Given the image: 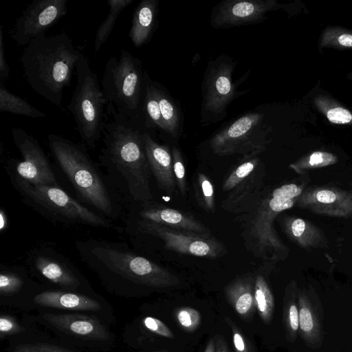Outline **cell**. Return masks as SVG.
<instances>
[{"instance_id": "obj_40", "label": "cell", "mask_w": 352, "mask_h": 352, "mask_svg": "<svg viewBox=\"0 0 352 352\" xmlns=\"http://www.w3.org/2000/svg\"><path fill=\"white\" fill-rule=\"evenodd\" d=\"M327 116L330 122L337 124L347 123L352 119L351 113L348 110L341 107L330 109L327 112Z\"/></svg>"}, {"instance_id": "obj_12", "label": "cell", "mask_w": 352, "mask_h": 352, "mask_svg": "<svg viewBox=\"0 0 352 352\" xmlns=\"http://www.w3.org/2000/svg\"><path fill=\"white\" fill-rule=\"evenodd\" d=\"M296 200L284 199L274 190L261 201L250 226V234L260 252L270 253L275 260L287 255L288 249L275 231L274 220L279 213L292 208Z\"/></svg>"}, {"instance_id": "obj_21", "label": "cell", "mask_w": 352, "mask_h": 352, "mask_svg": "<svg viewBox=\"0 0 352 352\" xmlns=\"http://www.w3.org/2000/svg\"><path fill=\"white\" fill-rule=\"evenodd\" d=\"M281 224L287 237L307 251L327 247L328 240L324 232L309 221L285 216Z\"/></svg>"}, {"instance_id": "obj_32", "label": "cell", "mask_w": 352, "mask_h": 352, "mask_svg": "<svg viewBox=\"0 0 352 352\" xmlns=\"http://www.w3.org/2000/svg\"><path fill=\"white\" fill-rule=\"evenodd\" d=\"M258 164V159L254 158L238 166L228 176L223 184L224 191L231 190L248 177Z\"/></svg>"}, {"instance_id": "obj_45", "label": "cell", "mask_w": 352, "mask_h": 352, "mask_svg": "<svg viewBox=\"0 0 352 352\" xmlns=\"http://www.w3.org/2000/svg\"><path fill=\"white\" fill-rule=\"evenodd\" d=\"M216 344L214 338H212L208 342L206 347L205 348L204 352H215Z\"/></svg>"}, {"instance_id": "obj_36", "label": "cell", "mask_w": 352, "mask_h": 352, "mask_svg": "<svg viewBox=\"0 0 352 352\" xmlns=\"http://www.w3.org/2000/svg\"><path fill=\"white\" fill-rule=\"evenodd\" d=\"M12 352H75L72 350L48 343L24 344L17 346Z\"/></svg>"}, {"instance_id": "obj_26", "label": "cell", "mask_w": 352, "mask_h": 352, "mask_svg": "<svg viewBox=\"0 0 352 352\" xmlns=\"http://www.w3.org/2000/svg\"><path fill=\"white\" fill-rule=\"evenodd\" d=\"M0 111L32 118H44L46 116L23 98L10 92L3 82L0 85Z\"/></svg>"}, {"instance_id": "obj_37", "label": "cell", "mask_w": 352, "mask_h": 352, "mask_svg": "<svg viewBox=\"0 0 352 352\" xmlns=\"http://www.w3.org/2000/svg\"><path fill=\"white\" fill-rule=\"evenodd\" d=\"M198 182L202 194V200L206 209L213 210L214 205V189L212 183L208 177L202 174L198 175Z\"/></svg>"}, {"instance_id": "obj_10", "label": "cell", "mask_w": 352, "mask_h": 352, "mask_svg": "<svg viewBox=\"0 0 352 352\" xmlns=\"http://www.w3.org/2000/svg\"><path fill=\"white\" fill-rule=\"evenodd\" d=\"M12 135L23 160H11L8 163L7 171L33 185L59 186L38 141L21 128L12 129Z\"/></svg>"}, {"instance_id": "obj_2", "label": "cell", "mask_w": 352, "mask_h": 352, "mask_svg": "<svg viewBox=\"0 0 352 352\" xmlns=\"http://www.w3.org/2000/svg\"><path fill=\"white\" fill-rule=\"evenodd\" d=\"M81 54L65 33L50 36L43 34L26 46L21 62L32 89L54 105L63 108V90L71 85Z\"/></svg>"}, {"instance_id": "obj_27", "label": "cell", "mask_w": 352, "mask_h": 352, "mask_svg": "<svg viewBox=\"0 0 352 352\" xmlns=\"http://www.w3.org/2000/svg\"><path fill=\"white\" fill-rule=\"evenodd\" d=\"M133 0H109V12L104 21L99 26L95 38L94 51L98 52L108 39L116 23L119 14Z\"/></svg>"}, {"instance_id": "obj_20", "label": "cell", "mask_w": 352, "mask_h": 352, "mask_svg": "<svg viewBox=\"0 0 352 352\" xmlns=\"http://www.w3.org/2000/svg\"><path fill=\"white\" fill-rule=\"evenodd\" d=\"M299 333L307 345L316 348L321 345L322 329L320 309L314 292L298 289Z\"/></svg>"}, {"instance_id": "obj_15", "label": "cell", "mask_w": 352, "mask_h": 352, "mask_svg": "<svg viewBox=\"0 0 352 352\" xmlns=\"http://www.w3.org/2000/svg\"><path fill=\"white\" fill-rule=\"evenodd\" d=\"M295 205L317 214L352 218V192L337 187H308L297 199Z\"/></svg>"}, {"instance_id": "obj_22", "label": "cell", "mask_w": 352, "mask_h": 352, "mask_svg": "<svg viewBox=\"0 0 352 352\" xmlns=\"http://www.w3.org/2000/svg\"><path fill=\"white\" fill-rule=\"evenodd\" d=\"M157 0H143L135 8L129 32L135 47H141L150 40L157 24Z\"/></svg>"}, {"instance_id": "obj_42", "label": "cell", "mask_w": 352, "mask_h": 352, "mask_svg": "<svg viewBox=\"0 0 352 352\" xmlns=\"http://www.w3.org/2000/svg\"><path fill=\"white\" fill-rule=\"evenodd\" d=\"M215 344V352H230L227 343L223 336L219 335L216 337Z\"/></svg>"}, {"instance_id": "obj_7", "label": "cell", "mask_w": 352, "mask_h": 352, "mask_svg": "<svg viewBox=\"0 0 352 352\" xmlns=\"http://www.w3.org/2000/svg\"><path fill=\"white\" fill-rule=\"evenodd\" d=\"M144 73L141 61L126 50L118 58L110 56L101 81L107 104L129 118L144 119Z\"/></svg>"}, {"instance_id": "obj_5", "label": "cell", "mask_w": 352, "mask_h": 352, "mask_svg": "<svg viewBox=\"0 0 352 352\" xmlns=\"http://www.w3.org/2000/svg\"><path fill=\"white\" fill-rule=\"evenodd\" d=\"M22 201L53 222L110 228L111 221L74 199L59 186L33 185L7 171Z\"/></svg>"}, {"instance_id": "obj_31", "label": "cell", "mask_w": 352, "mask_h": 352, "mask_svg": "<svg viewBox=\"0 0 352 352\" xmlns=\"http://www.w3.org/2000/svg\"><path fill=\"white\" fill-rule=\"evenodd\" d=\"M25 283L19 267H1L0 273V294L8 296L19 293Z\"/></svg>"}, {"instance_id": "obj_4", "label": "cell", "mask_w": 352, "mask_h": 352, "mask_svg": "<svg viewBox=\"0 0 352 352\" xmlns=\"http://www.w3.org/2000/svg\"><path fill=\"white\" fill-rule=\"evenodd\" d=\"M49 147L58 164L77 193L80 202L94 208L102 214L116 218L118 206L111 191L92 160L85 145L51 133Z\"/></svg>"}, {"instance_id": "obj_1", "label": "cell", "mask_w": 352, "mask_h": 352, "mask_svg": "<svg viewBox=\"0 0 352 352\" xmlns=\"http://www.w3.org/2000/svg\"><path fill=\"white\" fill-rule=\"evenodd\" d=\"M103 146L98 155L111 184L135 202L151 201V172L144 150V119H131L112 104L106 107Z\"/></svg>"}, {"instance_id": "obj_11", "label": "cell", "mask_w": 352, "mask_h": 352, "mask_svg": "<svg viewBox=\"0 0 352 352\" xmlns=\"http://www.w3.org/2000/svg\"><path fill=\"white\" fill-rule=\"evenodd\" d=\"M236 63L220 56L208 64L203 82L202 110L214 118H223L226 109L237 92L232 82Z\"/></svg>"}, {"instance_id": "obj_30", "label": "cell", "mask_w": 352, "mask_h": 352, "mask_svg": "<svg viewBox=\"0 0 352 352\" xmlns=\"http://www.w3.org/2000/svg\"><path fill=\"white\" fill-rule=\"evenodd\" d=\"M337 161L336 156L332 153L316 151L306 158L291 164L289 168L296 173L302 175L307 173L309 170L336 164Z\"/></svg>"}, {"instance_id": "obj_9", "label": "cell", "mask_w": 352, "mask_h": 352, "mask_svg": "<svg viewBox=\"0 0 352 352\" xmlns=\"http://www.w3.org/2000/svg\"><path fill=\"white\" fill-rule=\"evenodd\" d=\"M125 230L126 234L155 238L162 241L166 249L194 256L213 258L221 256L226 250L214 238H204L133 217H128Z\"/></svg>"}, {"instance_id": "obj_28", "label": "cell", "mask_w": 352, "mask_h": 352, "mask_svg": "<svg viewBox=\"0 0 352 352\" xmlns=\"http://www.w3.org/2000/svg\"><path fill=\"white\" fill-rule=\"evenodd\" d=\"M254 294L258 314L265 323H269L273 317L274 300L267 283L261 275L255 279Z\"/></svg>"}, {"instance_id": "obj_25", "label": "cell", "mask_w": 352, "mask_h": 352, "mask_svg": "<svg viewBox=\"0 0 352 352\" xmlns=\"http://www.w3.org/2000/svg\"><path fill=\"white\" fill-rule=\"evenodd\" d=\"M283 314L287 338L290 342H294L299 331L298 287L294 280L285 289Z\"/></svg>"}, {"instance_id": "obj_43", "label": "cell", "mask_w": 352, "mask_h": 352, "mask_svg": "<svg viewBox=\"0 0 352 352\" xmlns=\"http://www.w3.org/2000/svg\"><path fill=\"white\" fill-rule=\"evenodd\" d=\"M340 45L346 47H352V35L348 34H342L338 38Z\"/></svg>"}, {"instance_id": "obj_18", "label": "cell", "mask_w": 352, "mask_h": 352, "mask_svg": "<svg viewBox=\"0 0 352 352\" xmlns=\"http://www.w3.org/2000/svg\"><path fill=\"white\" fill-rule=\"evenodd\" d=\"M144 140L147 161L158 188L168 195H173L177 184L173 157L168 147L158 144L146 131L144 134Z\"/></svg>"}, {"instance_id": "obj_35", "label": "cell", "mask_w": 352, "mask_h": 352, "mask_svg": "<svg viewBox=\"0 0 352 352\" xmlns=\"http://www.w3.org/2000/svg\"><path fill=\"white\" fill-rule=\"evenodd\" d=\"M225 320L231 329L236 352H256L252 342L244 336L236 324L228 317Z\"/></svg>"}, {"instance_id": "obj_8", "label": "cell", "mask_w": 352, "mask_h": 352, "mask_svg": "<svg viewBox=\"0 0 352 352\" xmlns=\"http://www.w3.org/2000/svg\"><path fill=\"white\" fill-rule=\"evenodd\" d=\"M269 132L263 113H249L214 135L210 145L213 153L220 156L238 153L249 157L265 149Z\"/></svg>"}, {"instance_id": "obj_24", "label": "cell", "mask_w": 352, "mask_h": 352, "mask_svg": "<svg viewBox=\"0 0 352 352\" xmlns=\"http://www.w3.org/2000/svg\"><path fill=\"white\" fill-rule=\"evenodd\" d=\"M254 282L250 278H239L229 284L226 289L228 300L243 318L250 317L256 309Z\"/></svg>"}, {"instance_id": "obj_29", "label": "cell", "mask_w": 352, "mask_h": 352, "mask_svg": "<svg viewBox=\"0 0 352 352\" xmlns=\"http://www.w3.org/2000/svg\"><path fill=\"white\" fill-rule=\"evenodd\" d=\"M155 87L166 132L176 138L178 135L179 126L178 110L172 100L160 87V85L155 83Z\"/></svg>"}, {"instance_id": "obj_13", "label": "cell", "mask_w": 352, "mask_h": 352, "mask_svg": "<svg viewBox=\"0 0 352 352\" xmlns=\"http://www.w3.org/2000/svg\"><path fill=\"white\" fill-rule=\"evenodd\" d=\"M67 12V0H38L23 10L10 32L19 45H28L33 39L45 34Z\"/></svg>"}, {"instance_id": "obj_14", "label": "cell", "mask_w": 352, "mask_h": 352, "mask_svg": "<svg viewBox=\"0 0 352 352\" xmlns=\"http://www.w3.org/2000/svg\"><path fill=\"white\" fill-rule=\"evenodd\" d=\"M25 263L33 272L65 289L74 291L82 283L73 263L51 245H39L30 250Z\"/></svg>"}, {"instance_id": "obj_46", "label": "cell", "mask_w": 352, "mask_h": 352, "mask_svg": "<svg viewBox=\"0 0 352 352\" xmlns=\"http://www.w3.org/2000/svg\"><path fill=\"white\" fill-rule=\"evenodd\" d=\"M155 352H164V351H155Z\"/></svg>"}, {"instance_id": "obj_34", "label": "cell", "mask_w": 352, "mask_h": 352, "mask_svg": "<svg viewBox=\"0 0 352 352\" xmlns=\"http://www.w3.org/2000/svg\"><path fill=\"white\" fill-rule=\"evenodd\" d=\"M172 157L177 186L182 195H185L186 191V169L181 153L177 147L173 148Z\"/></svg>"}, {"instance_id": "obj_3", "label": "cell", "mask_w": 352, "mask_h": 352, "mask_svg": "<svg viewBox=\"0 0 352 352\" xmlns=\"http://www.w3.org/2000/svg\"><path fill=\"white\" fill-rule=\"evenodd\" d=\"M82 261L99 276L155 288L179 284L170 271L135 253L124 243L89 239L76 245Z\"/></svg>"}, {"instance_id": "obj_33", "label": "cell", "mask_w": 352, "mask_h": 352, "mask_svg": "<svg viewBox=\"0 0 352 352\" xmlns=\"http://www.w3.org/2000/svg\"><path fill=\"white\" fill-rule=\"evenodd\" d=\"M176 317L179 324L188 331L195 330L201 322L200 314L192 307H184L179 309Z\"/></svg>"}, {"instance_id": "obj_23", "label": "cell", "mask_w": 352, "mask_h": 352, "mask_svg": "<svg viewBox=\"0 0 352 352\" xmlns=\"http://www.w3.org/2000/svg\"><path fill=\"white\" fill-rule=\"evenodd\" d=\"M34 302L41 306L56 309L98 311L100 304L96 300L80 294L65 291H44L36 294Z\"/></svg>"}, {"instance_id": "obj_19", "label": "cell", "mask_w": 352, "mask_h": 352, "mask_svg": "<svg viewBox=\"0 0 352 352\" xmlns=\"http://www.w3.org/2000/svg\"><path fill=\"white\" fill-rule=\"evenodd\" d=\"M43 319L57 329L67 334L94 340H107L110 335L96 318L82 314H45Z\"/></svg>"}, {"instance_id": "obj_17", "label": "cell", "mask_w": 352, "mask_h": 352, "mask_svg": "<svg viewBox=\"0 0 352 352\" xmlns=\"http://www.w3.org/2000/svg\"><path fill=\"white\" fill-rule=\"evenodd\" d=\"M142 204V208L138 212V219L192 233L204 238H213L207 227L184 212L153 204L151 201Z\"/></svg>"}, {"instance_id": "obj_39", "label": "cell", "mask_w": 352, "mask_h": 352, "mask_svg": "<svg viewBox=\"0 0 352 352\" xmlns=\"http://www.w3.org/2000/svg\"><path fill=\"white\" fill-rule=\"evenodd\" d=\"M144 326L155 333L169 338L174 337L173 333L161 320L153 317H146L144 318Z\"/></svg>"}, {"instance_id": "obj_41", "label": "cell", "mask_w": 352, "mask_h": 352, "mask_svg": "<svg viewBox=\"0 0 352 352\" xmlns=\"http://www.w3.org/2000/svg\"><path fill=\"white\" fill-rule=\"evenodd\" d=\"M10 68L6 62L3 35V26L0 28V79L1 82H3L9 76Z\"/></svg>"}, {"instance_id": "obj_44", "label": "cell", "mask_w": 352, "mask_h": 352, "mask_svg": "<svg viewBox=\"0 0 352 352\" xmlns=\"http://www.w3.org/2000/svg\"><path fill=\"white\" fill-rule=\"evenodd\" d=\"M7 216L5 211L1 209L0 211V230L3 232L7 227Z\"/></svg>"}, {"instance_id": "obj_16", "label": "cell", "mask_w": 352, "mask_h": 352, "mask_svg": "<svg viewBox=\"0 0 352 352\" xmlns=\"http://www.w3.org/2000/svg\"><path fill=\"white\" fill-rule=\"evenodd\" d=\"M275 6L272 0H226L219 3L213 9L210 24L214 28L261 23L265 14Z\"/></svg>"}, {"instance_id": "obj_6", "label": "cell", "mask_w": 352, "mask_h": 352, "mask_svg": "<svg viewBox=\"0 0 352 352\" xmlns=\"http://www.w3.org/2000/svg\"><path fill=\"white\" fill-rule=\"evenodd\" d=\"M76 71V85L67 109L73 115L82 144L94 148L102 138L107 102L96 73L82 53Z\"/></svg>"}, {"instance_id": "obj_38", "label": "cell", "mask_w": 352, "mask_h": 352, "mask_svg": "<svg viewBox=\"0 0 352 352\" xmlns=\"http://www.w3.org/2000/svg\"><path fill=\"white\" fill-rule=\"evenodd\" d=\"M24 331V328L21 327L13 317L1 314L0 316V337H4L10 335L21 333Z\"/></svg>"}]
</instances>
